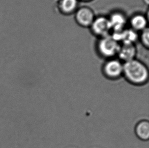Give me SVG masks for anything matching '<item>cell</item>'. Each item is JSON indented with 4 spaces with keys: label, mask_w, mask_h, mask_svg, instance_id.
Wrapping results in <instances>:
<instances>
[{
    "label": "cell",
    "mask_w": 149,
    "mask_h": 148,
    "mask_svg": "<svg viewBox=\"0 0 149 148\" xmlns=\"http://www.w3.org/2000/svg\"><path fill=\"white\" fill-rule=\"evenodd\" d=\"M123 75L130 83L141 86L148 82L149 70L143 62L135 58L123 64Z\"/></svg>",
    "instance_id": "cell-1"
},
{
    "label": "cell",
    "mask_w": 149,
    "mask_h": 148,
    "mask_svg": "<svg viewBox=\"0 0 149 148\" xmlns=\"http://www.w3.org/2000/svg\"><path fill=\"white\" fill-rule=\"evenodd\" d=\"M143 2L145 4H146L147 5H148L149 3V0H143Z\"/></svg>",
    "instance_id": "cell-12"
},
{
    "label": "cell",
    "mask_w": 149,
    "mask_h": 148,
    "mask_svg": "<svg viewBox=\"0 0 149 148\" xmlns=\"http://www.w3.org/2000/svg\"><path fill=\"white\" fill-rule=\"evenodd\" d=\"M139 36L141 44L145 48L149 47V29L148 27L141 32Z\"/></svg>",
    "instance_id": "cell-11"
},
{
    "label": "cell",
    "mask_w": 149,
    "mask_h": 148,
    "mask_svg": "<svg viewBox=\"0 0 149 148\" xmlns=\"http://www.w3.org/2000/svg\"><path fill=\"white\" fill-rule=\"evenodd\" d=\"M121 44L111 35L100 38L97 43V49L101 56L108 59L117 55Z\"/></svg>",
    "instance_id": "cell-2"
},
{
    "label": "cell",
    "mask_w": 149,
    "mask_h": 148,
    "mask_svg": "<svg viewBox=\"0 0 149 148\" xmlns=\"http://www.w3.org/2000/svg\"><path fill=\"white\" fill-rule=\"evenodd\" d=\"M90 28L93 34L100 38L108 36L111 32L109 18L105 16L95 17Z\"/></svg>",
    "instance_id": "cell-4"
},
{
    "label": "cell",
    "mask_w": 149,
    "mask_h": 148,
    "mask_svg": "<svg viewBox=\"0 0 149 148\" xmlns=\"http://www.w3.org/2000/svg\"><path fill=\"white\" fill-rule=\"evenodd\" d=\"M95 18L93 10L88 7L79 8L75 12V19L79 26L84 28L90 27Z\"/></svg>",
    "instance_id": "cell-5"
},
{
    "label": "cell",
    "mask_w": 149,
    "mask_h": 148,
    "mask_svg": "<svg viewBox=\"0 0 149 148\" xmlns=\"http://www.w3.org/2000/svg\"><path fill=\"white\" fill-rule=\"evenodd\" d=\"M108 18L111 25V32H120L125 29L127 19L123 13L120 12H113Z\"/></svg>",
    "instance_id": "cell-7"
},
{
    "label": "cell",
    "mask_w": 149,
    "mask_h": 148,
    "mask_svg": "<svg viewBox=\"0 0 149 148\" xmlns=\"http://www.w3.org/2000/svg\"><path fill=\"white\" fill-rule=\"evenodd\" d=\"M102 72L109 79H118L123 75V64L119 59L115 58L108 59L103 64Z\"/></svg>",
    "instance_id": "cell-3"
},
{
    "label": "cell",
    "mask_w": 149,
    "mask_h": 148,
    "mask_svg": "<svg viewBox=\"0 0 149 148\" xmlns=\"http://www.w3.org/2000/svg\"><path fill=\"white\" fill-rule=\"evenodd\" d=\"M148 17L141 14L134 15L130 20L131 28L136 32H141L148 28Z\"/></svg>",
    "instance_id": "cell-8"
},
{
    "label": "cell",
    "mask_w": 149,
    "mask_h": 148,
    "mask_svg": "<svg viewBox=\"0 0 149 148\" xmlns=\"http://www.w3.org/2000/svg\"><path fill=\"white\" fill-rule=\"evenodd\" d=\"M79 1H83V2H90V1H93V0H79Z\"/></svg>",
    "instance_id": "cell-13"
},
{
    "label": "cell",
    "mask_w": 149,
    "mask_h": 148,
    "mask_svg": "<svg viewBox=\"0 0 149 148\" xmlns=\"http://www.w3.org/2000/svg\"><path fill=\"white\" fill-rule=\"evenodd\" d=\"M79 4V0H59L58 9L62 14L70 15L77 11Z\"/></svg>",
    "instance_id": "cell-9"
},
{
    "label": "cell",
    "mask_w": 149,
    "mask_h": 148,
    "mask_svg": "<svg viewBox=\"0 0 149 148\" xmlns=\"http://www.w3.org/2000/svg\"><path fill=\"white\" fill-rule=\"evenodd\" d=\"M135 134L141 140L147 141L149 138V122L143 120L138 122L135 127Z\"/></svg>",
    "instance_id": "cell-10"
},
{
    "label": "cell",
    "mask_w": 149,
    "mask_h": 148,
    "mask_svg": "<svg viewBox=\"0 0 149 148\" xmlns=\"http://www.w3.org/2000/svg\"><path fill=\"white\" fill-rule=\"evenodd\" d=\"M137 49L134 44H122L117 54L119 60L127 62L135 59Z\"/></svg>",
    "instance_id": "cell-6"
}]
</instances>
